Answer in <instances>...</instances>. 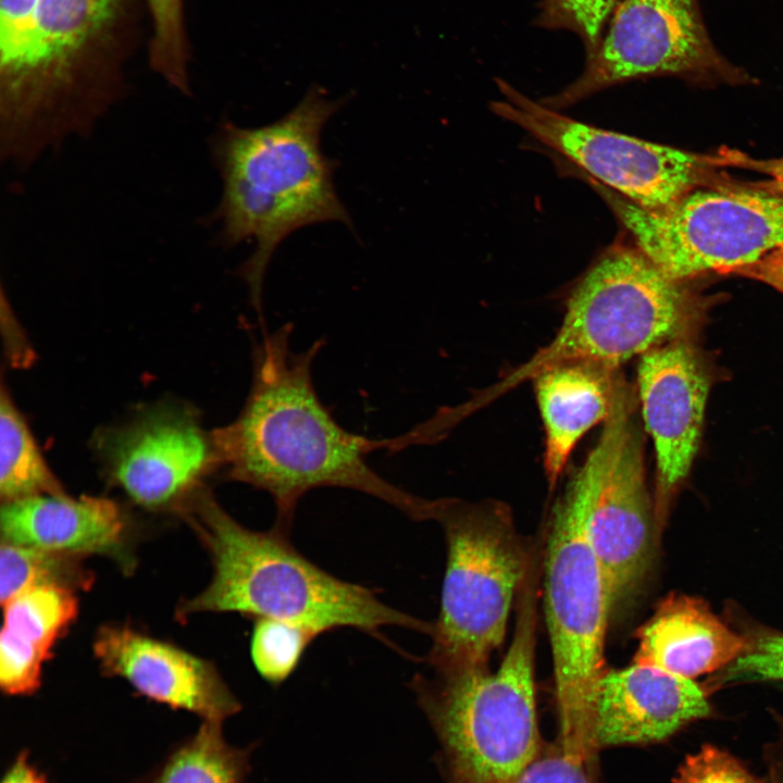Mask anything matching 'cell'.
I'll use <instances>...</instances> for the list:
<instances>
[{
	"instance_id": "obj_33",
	"label": "cell",
	"mask_w": 783,
	"mask_h": 783,
	"mask_svg": "<svg viewBox=\"0 0 783 783\" xmlns=\"http://www.w3.org/2000/svg\"><path fill=\"white\" fill-rule=\"evenodd\" d=\"M768 765V783H783V739L771 749Z\"/></svg>"
},
{
	"instance_id": "obj_5",
	"label": "cell",
	"mask_w": 783,
	"mask_h": 783,
	"mask_svg": "<svg viewBox=\"0 0 783 783\" xmlns=\"http://www.w3.org/2000/svg\"><path fill=\"white\" fill-rule=\"evenodd\" d=\"M511 644L495 672L435 671L411 686L438 734L455 783H506L540 751L534 657L537 577L533 567L517 595Z\"/></svg>"
},
{
	"instance_id": "obj_29",
	"label": "cell",
	"mask_w": 783,
	"mask_h": 783,
	"mask_svg": "<svg viewBox=\"0 0 783 783\" xmlns=\"http://www.w3.org/2000/svg\"><path fill=\"white\" fill-rule=\"evenodd\" d=\"M36 0H0L1 55L18 44L30 18Z\"/></svg>"
},
{
	"instance_id": "obj_9",
	"label": "cell",
	"mask_w": 783,
	"mask_h": 783,
	"mask_svg": "<svg viewBox=\"0 0 783 783\" xmlns=\"http://www.w3.org/2000/svg\"><path fill=\"white\" fill-rule=\"evenodd\" d=\"M636 247L668 276L731 271L783 245V197L754 188H695L673 204L648 210L593 181Z\"/></svg>"
},
{
	"instance_id": "obj_30",
	"label": "cell",
	"mask_w": 783,
	"mask_h": 783,
	"mask_svg": "<svg viewBox=\"0 0 783 783\" xmlns=\"http://www.w3.org/2000/svg\"><path fill=\"white\" fill-rule=\"evenodd\" d=\"M712 161L716 165H732L763 174L768 179L759 186L783 197V158L756 160L738 151L721 150Z\"/></svg>"
},
{
	"instance_id": "obj_21",
	"label": "cell",
	"mask_w": 783,
	"mask_h": 783,
	"mask_svg": "<svg viewBox=\"0 0 783 783\" xmlns=\"http://www.w3.org/2000/svg\"><path fill=\"white\" fill-rule=\"evenodd\" d=\"M248 771L249 749L227 743L222 722L202 721L138 783H244Z\"/></svg>"
},
{
	"instance_id": "obj_7",
	"label": "cell",
	"mask_w": 783,
	"mask_h": 783,
	"mask_svg": "<svg viewBox=\"0 0 783 783\" xmlns=\"http://www.w3.org/2000/svg\"><path fill=\"white\" fill-rule=\"evenodd\" d=\"M592 484L582 464L556 504L545 558V609L552 651L559 743L594 755V707L605 668L611 609L588 531Z\"/></svg>"
},
{
	"instance_id": "obj_2",
	"label": "cell",
	"mask_w": 783,
	"mask_h": 783,
	"mask_svg": "<svg viewBox=\"0 0 783 783\" xmlns=\"http://www.w3.org/2000/svg\"><path fill=\"white\" fill-rule=\"evenodd\" d=\"M345 100H331L322 88L312 87L272 123L241 127L225 120L211 137V156L222 181V196L211 216L219 225L217 243L226 248L254 244L237 274L258 313L265 271L285 238L318 223L340 222L352 228L335 188L338 163L321 145L324 126Z\"/></svg>"
},
{
	"instance_id": "obj_31",
	"label": "cell",
	"mask_w": 783,
	"mask_h": 783,
	"mask_svg": "<svg viewBox=\"0 0 783 783\" xmlns=\"http://www.w3.org/2000/svg\"><path fill=\"white\" fill-rule=\"evenodd\" d=\"M730 273L762 282L783 294V245L767 252L757 261Z\"/></svg>"
},
{
	"instance_id": "obj_10",
	"label": "cell",
	"mask_w": 783,
	"mask_h": 783,
	"mask_svg": "<svg viewBox=\"0 0 783 783\" xmlns=\"http://www.w3.org/2000/svg\"><path fill=\"white\" fill-rule=\"evenodd\" d=\"M504 100L490 110L558 151L630 202L648 210L667 208L698 187L710 157L598 128L535 102L505 80Z\"/></svg>"
},
{
	"instance_id": "obj_26",
	"label": "cell",
	"mask_w": 783,
	"mask_h": 783,
	"mask_svg": "<svg viewBox=\"0 0 783 783\" xmlns=\"http://www.w3.org/2000/svg\"><path fill=\"white\" fill-rule=\"evenodd\" d=\"M616 2L617 0H543L539 25L575 33L589 55L602 38L604 24Z\"/></svg>"
},
{
	"instance_id": "obj_27",
	"label": "cell",
	"mask_w": 783,
	"mask_h": 783,
	"mask_svg": "<svg viewBox=\"0 0 783 783\" xmlns=\"http://www.w3.org/2000/svg\"><path fill=\"white\" fill-rule=\"evenodd\" d=\"M673 783H765L725 750L704 745L686 756Z\"/></svg>"
},
{
	"instance_id": "obj_32",
	"label": "cell",
	"mask_w": 783,
	"mask_h": 783,
	"mask_svg": "<svg viewBox=\"0 0 783 783\" xmlns=\"http://www.w3.org/2000/svg\"><path fill=\"white\" fill-rule=\"evenodd\" d=\"M1 783H48V780L32 762L28 750L23 749L9 765Z\"/></svg>"
},
{
	"instance_id": "obj_1",
	"label": "cell",
	"mask_w": 783,
	"mask_h": 783,
	"mask_svg": "<svg viewBox=\"0 0 783 783\" xmlns=\"http://www.w3.org/2000/svg\"><path fill=\"white\" fill-rule=\"evenodd\" d=\"M291 324L263 333L253 351V376L243 410L212 432L227 476L270 494L275 524L289 530L300 498L321 487L375 497L414 521L432 520L435 499L412 495L378 475L366 455L387 442L345 430L321 401L312 364L322 341L290 348Z\"/></svg>"
},
{
	"instance_id": "obj_25",
	"label": "cell",
	"mask_w": 783,
	"mask_h": 783,
	"mask_svg": "<svg viewBox=\"0 0 783 783\" xmlns=\"http://www.w3.org/2000/svg\"><path fill=\"white\" fill-rule=\"evenodd\" d=\"M153 20L152 64L172 86L188 90L182 0H147Z\"/></svg>"
},
{
	"instance_id": "obj_14",
	"label": "cell",
	"mask_w": 783,
	"mask_h": 783,
	"mask_svg": "<svg viewBox=\"0 0 783 783\" xmlns=\"http://www.w3.org/2000/svg\"><path fill=\"white\" fill-rule=\"evenodd\" d=\"M111 480L149 509L173 505L221 467L212 433L182 409L149 410L98 442Z\"/></svg>"
},
{
	"instance_id": "obj_12",
	"label": "cell",
	"mask_w": 783,
	"mask_h": 783,
	"mask_svg": "<svg viewBox=\"0 0 783 783\" xmlns=\"http://www.w3.org/2000/svg\"><path fill=\"white\" fill-rule=\"evenodd\" d=\"M662 74L742 78L714 48L698 0H624L583 74L542 103L557 110L616 84Z\"/></svg>"
},
{
	"instance_id": "obj_19",
	"label": "cell",
	"mask_w": 783,
	"mask_h": 783,
	"mask_svg": "<svg viewBox=\"0 0 783 783\" xmlns=\"http://www.w3.org/2000/svg\"><path fill=\"white\" fill-rule=\"evenodd\" d=\"M534 380L546 430L544 467L554 488L577 440L609 417L620 380L614 369L588 362L559 364Z\"/></svg>"
},
{
	"instance_id": "obj_17",
	"label": "cell",
	"mask_w": 783,
	"mask_h": 783,
	"mask_svg": "<svg viewBox=\"0 0 783 783\" xmlns=\"http://www.w3.org/2000/svg\"><path fill=\"white\" fill-rule=\"evenodd\" d=\"M2 542L80 557L104 555L126 561V519L103 497L40 494L5 501Z\"/></svg>"
},
{
	"instance_id": "obj_4",
	"label": "cell",
	"mask_w": 783,
	"mask_h": 783,
	"mask_svg": "<svg viewBox=\"0 0 783 783\" xmlns=\"http://www.w3.org/2000/svg\"><path fill=\"white\" fill-rule=\"evenodd\" d=\"M706 300L662 272L641 250L606 252L573 290L563 323L548 346L469 405L470 412L545 370L571 362L614 369L678 338H696Z\"/></svg>"
},
{
	"instance_id": "obj_22",
	"label": "cell",
	"mask_w": 783,
	"mask_h": 783,
	"mask_svg": "<svg viewBox=\"0 0 783 783\" xmlns=\"http://www.w3.org/2000/svg\"><path fill=\"white\" fill-rule=\"evenodd\" d=\"M0 494L3 502L63 493L4 386L0 402Z\"/></svg>"
},
{
	"instance_id": "obj_6",
	"label": "cell",
	"mask_w": 783,
	"mask_h": 783,
	"mask_svg": "<svg viewBox=\"0 0 783 783\" xmlns=\"http://www.w3.org/2000/svg\"><path fill=\"white\" fill-rule=\"evenodd\" d=\"M432 520L443 527L447 563L426 661L439 672L487 670L533 559L498 500L439 498Z\"/></svg>"
},
{
	"instance_id": "obj_15",
	"label": "cell",
	"mask_w": 783,
	"mask_h": 783,
	"mask_svg": "<svg viewBox=\"0 0 783 783\" xmlns=\"http://www.w3.org/2000/svg\"><path fill=\"white\" fill-rule=\"evenodd\" d=\"M94 649L107 673L124 679L151 700L195 713L203 721L223 722L240 710V703L211 662L172 644L128 626H104Z\"/></svg>"
},
{
	"instance_id": "obj_16",
	"label": "cell",
	"mask_w": 783,
	"mask_h": 783,
	"mask_svg": "<svg viewBox=\"0 0 783 783\" xmlns=\"http://www.w3.org/2000/svg\"><path fill=\"white\" fill-rule=\"evenodd\" d=\"M711 711L693 680L632 663L600 679L594 707L596 747L663 741Z\"/></svg>"
},
{
	"instance_id": "obj_20",
	"label": "cell",
	"mask_w": 783,
	"mask_h": 783,
	"mask_svg": "<svg viewBox=\"0 0 783 783\" xmlns=\"http://www.w3.org/2000/svg\"><path fill=\"white\" fill-rule=\"evenodd\" d=\"M0 638V685L12 696L33 694L53 645L76 619L75 591L41 585L3 604Z\"/></svg>"
},
{
	"instance_id": "obj_24",
	"label": "cell",
	"mask_w": 783,
	"mask_h": 783,
	"mask_svg": "<svg viewBox=\"0 0 783 783\" xmlns=\"http://www.w3.org/2000/svg\"><path fill=\"white\" fill-rule=\"evenodd\" d=\"M315 637L311 631L290 622L256 619L250 641L252 663L262 679L279 684L297 669Z\"/></svg>"
},
{
	"instance_id": "obj_23",
	"label": "cell",
	"mask_w": 783,
	"mask_h": 783,
	"mask_svg": "<svg viewBox=\"0 0 783 783\" xmlns=\"http://www.w3.org/2000/svg\"><path fill=\"white\" fill-rule=\"evenodd\" d=\"M91 575L78 557L2 542L0 595L2 605L23 591L55 585L72 591L86 588Z\"/></svg>"
},
{
	"instance_id": "obj_3",
	"label": "cell",
	"mask_w": 783,
	"mask_h": 783,
	"mask_svg": "<svg viewBox=\"0 0 783 783\" xmlns=\"http://www.w3.org/2000/svg\"><path fill=\"white\" fill-rule=\"evenodd\" d=\"M190 521L208 548L213 575L209 585L179 608L196 612H238L300 625L316 636L352 627L381 637L398 626L431 633L432 624L391 608L365 586L343 581L301 555L288 531L249 530L233 519L208 492L189 507Z\"/></svg>"
},
{
	"instance_id": "obj_11",
	"label": "cell",
	"mask_w": 783,
	"mask_h": 783,
	"mask_svg": "<svg viewBox=\"0 0 783 783\" xmlns=\"http://www.w3.org/2000/svg\"><path fill=\"white\" fill-rule=\"evenodd\" d=\"M631 391L620 380L602 433L583 463L592 484L589 537L611 609L630 600L643 584L657 534Z\"/></svg>"
},
{
	"instance_id": "obj_13",
	"label": "cell",
	"mask_w": 783,
	"mask_h": 783,
	"mask_svg": "<svg viewBox=\"0 0 783 783\" xmlns=\"http://www.w3.org/2000/svg\"><path fill=\"white\" fill-rule=\"evenodd\" d=\"M696 338H678L642 355L637 384L643 418L656 450L657 534L697 453L711 372Z\"/></svg>"
},
{
	"instance_id": "obj_18",
	"label": "cell",
	"mask_w": 783,
	"mask_h": 783,
	"mask_svg": "<svg viewBox=\"0 0 783 783\" xmlns=\"http://www.w3.org/2000/svg\"><path fill=\"white\" fill-rule=\"evenodd\" d=\"M637 638L633 663L691 680L722 670L751 643L724 624L706 601L682 594L664 598Z\"/></svg>"
},
{
	"instance_id": "obj_8",
	"label": "cell",
	"mask_w": 783,
	"mask_h": 783,
	"mask_svg": "<svg viewBox=\"0 0 783 783\" xmlns=\"http://www.w3.org/2000/svg\"><path fill=\"white\" fill-rule=\"evenodd\" d=\"M116 0H36L13 50L1 55L0 148L39 159L89 127L74 87L78 53L111 18Z\"/></svg>"
},
{
	"instance_id": "obj_28",
	"label": "cell",
	"mask_w": 783,
	"mask_h": 783,
	"mask_svg": "<svg viewBox=\"0 0 783 783\" xmlns=\"http://www.w3.org/2000/svg\"><path fill=\"white\" fill-rule=\"evenodd\" d=\"M592 758L570 750L560 743L538 755L506 783H592Z\"/></svg>"
}]
</instances>
